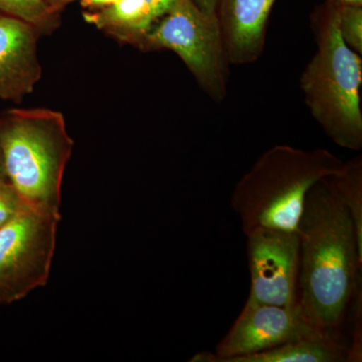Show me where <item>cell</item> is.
<instances>
[{"instance_id":"cell-1","label":"cell","mask_w":362,"mask_h":362,"mask_svg":"<svg viewBox=\"0 0 362 362\" xmlns=\"http://www.w3.org/2000/svg\"><path fill=\"white\" fill-rule=\"evenodd\" d=\"M323 178L307 194L298 221L297 306L319 332L344 339L345 321L361 289L362 258L354 221Z\"/></svg>"},{"instance_id":"cell-2","label":"cell","mask_w":362,"mask_h":362,"mask_svg":"<svg viewBox=\"0 0 362 362\" xmlns=\"http://www.w3.org/2000/svg\"><path fill=\"white\" fill-rule=\"evenodd\" d=\"M316 52L300 78L305 104L324 133L342 148L362 149V58L342 40L337 2L311 14Z\"/></svg>"},{"instance_id":"cell-3","label":"cell","mask_w":362,"mask_h":362,"mask_svg":"<svg viewBox=\"0 0 362 362\" xmlns=\"http://www.w3.org/2000/svg\"><path fill=\"white\" fill-rule=\"evenodd\" d=\"M341 159L325 148L275 145L238 181L230 199L244 233L258 228L296 230L310 188L338 170Z\"/></svg>"},{"instance_id":"cell-4","label":"cell","mask_w":362,"mask_h":362,"mask_svg":"<svg viewBox=\"0 0 362 362\" xmlns=\"http://www.w3.org/2000/svg\"><path fill=\"white\" fill-rule=\"evenodd\" d=\"M73 148L61 112L11 109L0 115L7 180L28 209L61 218L62 183Z\"/></svg>"},{"instance_id":"cell-5","label":"cell","mask_w":362,"mask_h":362,"mask_svg":"<svg viewBox=\"0 0 362 362\" xmlns=\"http://www.w3.org/2000/svg\"><path fill=\"white\" fill-rule=\"evenodd\" d=\"M138 49L175 52L207 96L216 103L226 99L230 62L218 18L202 13L192 0L157 21Z\"/></svg>"},{"instance_id":"cell-6","label":"cell","mask_w":362,"mask_h":362,"mask_svg":"<svg viewBox=\"0 0 362 362\" xmlns=\"http://www.w3.org/2000/svg\"><path fill=\"white\" fill-rule=\"evenodd\" d=\"M61 218L25 209L0 228V304L47 284Z\"/></svg>"},{"instance_id":"cell-7","label":"cell","mask_w":362,"mask_h":362,"mask_svg":"<svg viewBox=\"0 0 362 362\" xmlns=\"http://www.w3.org/2000/svg\"><path fill=\"white\" fill-rule=\"evenodd\" d=\"M245 235L251 276L247 301L296 308L299 276L297 230L258 228Z\"/></svg>"},{"instance_id":"cell-8","label":"cell","mask_w":362,"mask_h":362,"mask_svg":"<svg viewBox=\"0 0 362 362\" xmlns=\"http://www.w3.org/2000/svg\"><path fill=\"white\" fill-rule=\"evenodd\" d=\"M323 334L296 308L247 301L232 328L216 346L218 362H228L280 346L293 340Z\"/></svg>"},{"instance_id":"cell-9","label":"cell","mask_w":362,"mask_h":362,"mask_svg":"<svg viewBox=\"0 0 362 362\" xmlns=\"http://www.w3.org/2000/svg\"><path fill=\"white\" fill-rule=\"evenodd\" d=\"M40 33L30 23L0 13V99L20 103L42 78Z\"/></svg>"},{"instance_id":"cell-10","label":"cell","mask_w":362,"mask_h":362,"mask_svg":"<svg viewBox=\"0 0 362 362\" xmlns=\"http://www.w3.org/2000/svg\"><path fill=\"white\" fill-rule=\"evenodd\" d=\"M276 0H218L216 18L232 65H247L261 58L267 26Z\"/></svg>"},{"instance_id":"cell-11","label":"cell","mask_w":362,"mask_h":362,"mask_svg":"<svg viewBox=\"0 0 362 362\" xmlns=\"http://www.w3.org/2000/svg\"><path fill=\"white\" fill-rule=\"evenodd\" d=\"M185 0H120L100 11H85V21L125 44L139 47L157 21Z\"/></svg>"},{"instance_id":"cell-12","label":"cell","mask_w":362,"mask_h":362,"mask_svg":"<svg viewBox=\"0 0 362 362\" xmlns=\"http://www.w3.org/2000/svg\"><path fill=\"white\" fill-rule=\"evenodd\" d=\"M349 356V345L344 339L315 334L228 362H345Z\"/></svg>"},{"instance_id":"cell-13","label":"cell","mask_w":362,"mask_h":362,"mask_svg":"<svg viewBox=\"0 0 362 362\" xmlns=\"http://www.w3.org/2000/svg\"><path fill=\"white\" fill-rule=\"evenodd\" d=\"M323 180L354 221L357 247L362 258V156L343 162L341 168Z\"/></svg>"},{"instance_id":"cell-14","label":"cell","mask_w":362,"mask_h":362,"mask_svg":"<svg viewBox=\"0 0 362 362\" xmlns=\"http://www.w3.org/2000/svg\"><path fill=\"white\" fill-rule=\"evenodd\" d=\"M0 13L30 23L40 33L54 28L59 16L45 0H0Z\"/></svg>"},{"instance_id":"cell-15","label":"cell","mask_w":362,"mask_h":362,"mask_svg":"<svg viewBox=\"0 0 362 362\" xmlns=\"http://www.w3.org/2000/svg\"><path fill=\"white\" fill-rule=\"evenodd\" d=\"M338 28L345 44L362 54V6L337 4Z\"/></svg>"},{"instance_id":"cell-16","label":"cell","mask_w":362,"mask_h":362,"mask_svg":"<svg viewBox=\"0 0 362 362\" xmlns=\"http://www.w3.org/2000/svg\"><path fill=\"white\" fill-rule=\"evenodd\" d=\"M25 209L28 207L13 185L8 181L0 183V228L9 223Z\"/></svg>"},{"instance_id":"cell-17","label":"cell","mask_w":362,"mask_h":362,"mask_svg":"<svg viewBox=\"0 0 362 362\" xmlns=\"http://www.w3.org/2000/svg\"><path fill=\"white\" fill-rule=\"evenodd\" d=\"M354 310L352 342L349 345V361H361V291L359 290L351 305Z\"/></svg>"},{"instance_id":"cell-18","label":"cell","mask_w":362,"mask_h":362,"mask_svg":"<svg viewBox=\"0 0 362 362\" xmlns=\"http://www.w3.org/2000/svg\"><path fill=\"white\" fill-rule=\"evenodd\" d=\"M81 6L89 11H100L118 4L120 0H78Z\"/></svg>"},{"instance_id":"cell-19","label":"cell","mask_w":362,"mask_h":362,"mask_svg":"<svg viewBox=\"0 0 362 362\" xmlns=\"http://www.w3.org/2000/svg\"><path fill=\"white\" fill-rule=\"evenodd\" d=\"M192 1L201 9L202 13L209 16H216L218 0H192Z\"/></svg>"},{"instance_id":"cell-20","label":"cell","mask_w":362,"mask_h":362,"mask_svg":"<svg viewBox=\"0 0 362 362\" xmlns=\"http://www.w3.org/2000/svg\"><path fill=\"white\" fill-rule=\"evenodd\" d=\"M75 1V0H45L47 6L52 9L54 13H59V11L61 9H63L64 7L68 6L71 2Z\"/></svg>"},{"instance_id":"cell-21","label":"cell","mask_w":362,"mask_h":362,"mask_svg":"<svg viewBox=\"0 0 362 362\" xmlns=\"http://www.w3.org/2000/svg\"><path fill=\"white\" fill-rule=\"evenodd\" d=\"M192 362H218V357L216 354H211L209 351L201 352L197 356L190 359Z\"/></svg>"},{"instance_id":"cell-22","label":"cell","mask_w":362,"mask_h":362,"mask_svg":"<svg viewBox=\"0 0 362 362\" xmlns=\"http://www.w3.org/2000/svg\"><path fill=\"white\" fill-rule=\"evenodd\" d=\"M7 180V176L6 173V168H4V157H2L1 149H0V183L6 182Z\"/></svg>"},{"instance_id":"cell-23","label":"cell","mask_w":362,"mask_h":362,"mask_svg":"<svg viewBox=\"0 0 362 362\" xmlns=\"http://www.w3.org/2000/svg\"><path fill=\"white\" fill-rule=\"evenodd\" d=\"M337 4H354V6H362V0H333Z\"/></svg>"}]
</instances>
